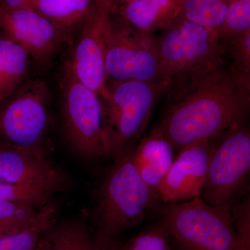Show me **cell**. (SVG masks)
I'll return each mask as SVG.
<instances>
[{"instance_id":"cell-18","label":"cell","mask_w":250,"mask_h":250,"mask_svg":"<svg viewBox=\"0 0 250 250\" xmlns=\"http://www.w3.org/2000/svg\"><path fill=\"white\" fill-rule=\"evenodd\" d=\"M45 235L50 250H95V238L80 219L56 221Z\"/></svg>"},{"instance_id":"cell-20","label":"cell","mask_w":250,"mask_h":250,"mask_svg":"<svg viewBox=\"0 0 250 250\" xmlns=\"http://www.w3.org/2000/svg\"><path fill=\"white\" fill-rule=\"evenodd\" d=\"M45 207L36 209L29 206L0 200V238L30 228L42 216Z\"/></svg>"},{"instance_id":"cell-11","label":"cell","mask_w":250,"mask_h":250,"mask_svg":"<svg viewBox=\"0 0 250 250\" xmlns=\"http://www.w3.org/2000/svg\"><path fill=\"white\" fill-rule=\"evenodd\" d=\"M0 30L41 67L48 65L67 35L29 5L0 10Z\"/></svg>"},{"instance_id":"cell-6","label":"cell","mask_w":250,"mask_h":250,"mask_svg":"<svg viewBox=\"0 0 250 250\" xmlns=\"http://www.w3.org/2000/svg\"><path fill=\"white\" fill-rule=\"evenodd\" d=\"M250 170V130L246 122L213 138L200 197L209 205L231 210Z\"/></svg>"},{"instance_id":"cell-8","label":"cell","mask_w":250,"mask_h":250,"mask_svg":"<svg viewBox=\"0 0 250 250\" xmlns=\"http://www.w3.org/2000/svg\"><path fill=\"white\" fill-rule=\"evenodd\" d=\"M106 80L166 83L154 34L140 32L112 14L105 57Z\"/></svg>"},{"instance_id":"cell-28","label":"cell","mask_w":250,"mask_h":250,"mask_svg":"<svg viewBox=\"0 0 250 250\" xmlns=\"http://www.w3.org/2000/svg\"><path fill=\"white\" fill-rule=\"evenodd\" d=\"M29 0H0V10L11 11L27 6Z\"/></svg>"},{"instance_id":"cell-2","label":"cell","mask_w":250,"mask_h":250,"mask_svg":"<svg viewBox=\"0 0 250 250\" xmlns=\"http://www.w3.org/2000/svg\"><path fill=\"white\" fill-rule=\"evenodd\" d=\"M155 35L169 104L225 66V49L211 31L180 17Z\"/></svg>"},{"instance_id":"cell-22","label":"cell","mask_w":250,"mask_h":250,"mask_svg":"<svg viewBox=\"0 0 250 250\" xmlns=\"http://www.w3.org/2000/svg\"><path fill=\"white\" fill-rule=\"evenodd\" d=\"M57 206L46 205L41 218L34 225L11 236L0 238V250H33L42 235L57 221Z\"/></svg>"},{"instance_id":"cell-24","label":"cell","mask_w":250,"mask_h":250,"mask_svg":"<svg viewBox=\"0 0 250 250\" xmlns=\"http://www.w3.org/2000/svg\"><path fill=\"white\" fill-rule=\"evenodd\" d=\"M250 29V0H229L225 21L218 33L219 40Z\"/></svg>"},{"instance_id":"cell-26","label":"cell","mask_w":250,"mask_h":250,"mask_svg":"<svg viewBox=\"0 0 250 250\" xmlns=\"http://www.w3.org/2000/svg\"><path fill=\"white\" fill-rule=\"evenodd\" d=\"M240 250H250V199L247 195L243 201L231 210Z\"/></svg>"},{"instance_id":"cell-27","label":"cell","mask_w":250,"mask_h":250,"mask_svg":"<svg viewBox=\"0 0 250 250\" xmlns=\"http://www.w3.org/2000/svg\"><path fill=\"white\" fill-rule=\"evenodd\" d=\"M94 238L95 250H121L122 245L115 238L96 233Z\"/></svg>"},{"instance_id":"cell-19","label":"cell","mask_w":250,"mask_h":250,"mask_svg":"<svg viewBox=\"0 0 250 250\" xmlns=\"http://www.w3.org/2000/svg\"><path fill=\"white\" fill-rule=\"evenodd\" d=\"M229 0H182L181 17L218 35Z\"/></svg>"},{"instance_id":"cell-1","label":"cell","mask_w":250,"mask_h":250,"mask_svg":"<svg viewBox=\"0 0 250 250\" xmlns=\"http://www.w3.org/2000/svg\"><path fill=\"white\" fill-rule=\"evenodd\" d=\"M250 113V90L239 84L224 66L169 104L156 128L179 151L246 123Z\"/></svg>"},{"instance_id":"cell-29","label":"cell","mask_w":250,"mask_h":250,"mask_svg":"<svg viewBox=\"0 0 250 250\" xmlns=\"http://www.w3.org/2000/svg\"><path fill=\"white\" fill-rule=\"evenodd\" d=\"M33 250H50L49 241L47 237L45 236V233L41 237L39 243H37Z\"/></svg>"},{"instance_id":"cell-30","label":"cell","mask_w":250,"mask_h":250,"mask_svg":"<svg viewBox=\"0 0 250 250\" xmlns=\"http://www.w3.org/2000/svg\"><path fill=\"white\" fill-rule=\"evenodd\" d=\"M108 1L111 4L113 11H114L117 8L119 7L122 5L126 4V3L129 2L131 0H108Z\"/></svg>"},{"instance_id":"cell-9","label":"cell","mask_w":250,"mask_h":250,"mask_svg":"<svg viewBox=\"0 0 250 250\" xmlns=\"http://www.w3.org/2000/svg\"><path fill=\"white\" fill-rule=\"evenodd\" d=\"M49 103V90L45 81L23 82L0 104V140L18 147L43 149Z\"/></svg>"},{"instance_id":"cell-4","label":"cell","mask_w":250,"mask_h":250,"mask_svg":"<svg viewBox=\"0 0 250 250\" xmlns=\"http://www.w3.org/2000/svg\"><path fill=\"white\" fill-rule=\"evenodd\" d=\"M134 148L114 160L100 188L95 211L98 234L116 238L139 226L156 200L135 167Z\"/></svg>"},{"instance_id":"cell-10","label":"cell","mask_w":250,"mask_h":250,"mask_svg":"<svg viewBox=\"0 0 250 250\" xmlns=\"http://www.w3.org/2000/svg\"><path fill=\"white\" fill-rule=\"evenodd\" d=\"M113 9L108 0H96L81 24L80 35L66 66L90 89L103 95L106 88L105 57Z\"/></svg>"},{"instance_id":"cell-31","label":"cell","mask_w":250,"mask_h":250,"mask_svg":"<svg viewBox=\"0 0 250 250\" xmlns=\"http://www.w3.org/2000/svg\"><path fill=\"white\" fill-rule=\"evenodd\" d=\"M171 250H184L183 249H182V250H174L173 248H172V246H171Z\"/></svg>"},{"instance_id":"cell-25","label":"cell","mask_w":250,"mask_h":250,"mask_svg":"<svg viewBox=\"0 0 250 250\" xmlns=\"http://www.w3.org/2000/svg\"><path fill=\"white\" fill-rule=\"evenodd\" d=\"M170 238L167 227L161 221L133 237L121 250H171Z\"/></svg>"},{"instance_id":"cell-21","label":"cell","mask_w":250,"mask_h":250,"mask_svg":"<svg viewBox=\"0 0 250 250\" xmlns=\"http://www.w3.org/2000/svg\"><path fill=\"white\" fill-rule=\"evenodd\" d=\"M220 41L225 56L232 61L229 71L239 84L250 90V29Z\"/></svg>"},{"instance_id":"cell-23","label":"cell","mask_w":250,"mask_h":250,"mask_svg":"<svg viewBox=\"0 0 250 250\" xmlns=\"http://www.w3.org/2000/svg\"><path fill=\"white\" fill-rule=\"evenodd\" d=\"M55 192L34 186L0 181V200L16 202L40 209L52 202Z\"/></svg>"},{"instance_id":"cell-5","label":"cell","mask_w":250,"mask_h":250,"mask_svg":"<svg viewBox=\"0 0 250 250\" xmlns=\"http://www.w3.org/2000/svg\"><path fill=\"white\" fill-rule=\"evenodd\" d=\"M160 213L171 238L184 250H240L231 210L199 197L166 205Z\"/></svg>"},{"instance_id":"cell-15","label":"cell","mask_w":250,"mask_h":250,"mask_svg":"<svg viewBox=\"0 0 250 250\" xmlns=\"http://www.w3.org/2000/svg\"><path fill=\"white\" fill-rule=\"evenodd\" d=\"M113 11L136 30L155 34L181 17L182 0H131Z\"/></svg>"},{"instance_id":"cell-16","label":"cell","mask_w":250,"mask_h":250,"mask_svg":"<svg viewBox=\"0 0 250 250\" xmlns=\"http://www.w3.org/2000/svg\"><path fill=\"white\" fill-rule=\"evenodd\" d=\"M29 57L25 49L0 34V104L24 82Z\"/></svg>"},{"instance_id":"cell-3","label":"cell","mask_w":250,"mask_h":250,"mask_svg":"<svg viewBox=\"0 0 250 250\" xmlns=\"http://www.w3.org/2000/svg\"><path fill=\"white\" fill-rule=\"evenodd\" d=\"M167 83L136 80H106L103 103L107 157L113 161L136 147L147 127Z\"/></svg>"},{"instance_id":"cell-13","label":"cell","mask_w":250,"mask_h":250,"mask_svg":"<svg viewBox=\"0 0 250 250\" xmlns=\"http://www.w3.org/2000/svg\"><path fill=\"white\" fill-rule=\"evenodd\" d=\"M211 139L200 140L178 151L163 180L158 197L166 205L182 203L200 197L208 172Z\"/></svg>"},{"instance_id":"cell-17","label":"cell","mask_w":250,"mask_h":250,"mask_svg":"<svg viewBox=\"0 0 250 250\" xmlns=\"http://www.w3.org/2000/svg\"><path fill=\"white\" fill-rule=\"evenodd\" d=\"M96 0H29L30 7L68 36L83 20Z\"/></svg>"},{"instance_id":"cell-7","label":"cell","mask_w":250,"mask_h":250,"mask_svg":"<svg viewBox=\"0 0 250 250\" xmlns=\"http://www.w3.org/2000/svg\"><path fill=\"white\" fill-rule=\"evenodd\" d=\"M62 114L67 142L85 159L107 157L103 103L65 66L62 82Z\"/></svg>"},{"instance_id":"cell-12","label":"cell","mask_w":250,"mask_h":250,"mask_svg":"<svg viewBox=\"0 0 250 250\" xmlns=\"http://www.w3.org/2000/svg\"><path fill=\"white\" fill-rule=\"evenodd\" d=\"M0 181L34 186L57 193L68 187V178L46 156L43 149L18 147L0 140Z\"/></svg>"},{"instance_id":"cell-14","label":"cell","mask_w":250,"mask_h":250,"mask_svg":"<svg viewBox=\"0 0 250 250\" xmlns=\"http://www.w3.org/2000/svg\"><path fill=\"white\" fill-rule=\"evenodd\" d=\"M174 150L170 141L155 127L139 140L133 151L135 167L156 199L175 159Z\"/></svg>"}]
</instances>
